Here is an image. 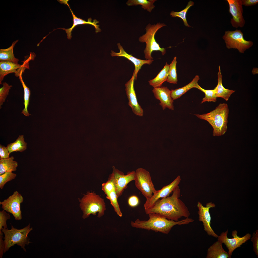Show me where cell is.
<instances>
[{
	"instance_id": "4",
	"label": "cell",
	"mask_w": 258,
	"mask_h": 258,
	"mask_svg": "<svg viewBox=\"0 0 258 258\" xmlns=\"http://www.w3.org/2000/svg\"><path fill=\"white\" fill-rule=\"evenodd\" d=\"M79 201L83 219L87 218L91 214L95 215L97 213L99 218L104 215L106 210L104 199L94 192H87Z\"/></svg>"
},
{
	"instance_id": "20",
	"label": "cell",
	"mask_w": 258,
	"mask_h": 258,
	"mask_svg": "<svg viewBox=\"0 0 258 258\" xmlns=\"http://www.w3.org/2000/svg\"><path fill=\"white\" fill-rule=\"evenodd\" d=\"M222 243L218 240L210 246L208 249L206 258H231V256L223 248Z\"/></svg>"
},
{
	"instance_id": "12",
	"label": "cell",
	"mask_w": 258,
	"mask_h": 258,
	"mask_svg": "<svg viewBox=\"0 0 258 258\" xmlns=\"http://www.w3.org/2000/svg\"><path fill=\"white\" fill-rule=\"evenodd\" d=\"M228 232L227 230L225 232H222L220 236H218L217 239L226 245L228 250V253L231 256L233 251L250 239L251 236L250 234L248 233L243 237H239L237 235V231L235 230L233 231L232 233L233 238H229L227 236Z\"/></svg>"
},
{
	"instance_id": "31",
	"label": "cell",
	"mask_w": 258,
	"mask_h": 258,
	"mask_svg": "<svg viewBox=\"0 0 258 258\" xmlns=\"http://www.w3.org/2000/svg\"><path fill=\"white\" fill-rule=\"evenodd\" d=\"M194 4L193 2L190 1L188 2L186 8L184 9L179 12L172 11L170 13V15L173 17H177L180 18L183 20L184 24L186 26L190 27V26L188 24L187 20L186 14L189 9Z\"/></svg>"
},
{
	"instance_id": "39",
	"label": "cell",
	"mask_w": 258,
	"mask_h": 258,
	"mask_svg": "<svg viewBox=\"0 0 258 258\" xmlns=\"http://www.w3.org/2000/svg\"><path fill=\"white\" fill-rule=\"evenodd\" d=\"M3 232L0 233V258H2L5 249L4 240H3Z\"/></svg>"
},
{
	"instance_id": "21",
	"label": "cell",
	"mask_w": 258,
	"mask_h": 258,
	"mask_svg": "<svg viewBox=\"0 0 258 258\" xmlns=\"http://www.w3.org/2000/svg\"><path fill=\"white\" fill-rule=\"evenodd\" d=\"M218 83L217 85L214 88L216 97H221L227 101L231 95L235 91L225 88L222 84V75L220 67L219 66V71L218 73Z\"/></svg>"
},
{
	"instance_id": "38",
	"label": "cell",
	"mask_w": 258,
	"mask_h": 258,
	"mask_svg": "<svg viewBox=\"0 0 258 258\" xmlns=\"http://www.w3.org/2000/svg\"><path fill=\"white\" fill-rule=\"evenodd\" d=\"M10 153L6 147L0 145V159H7L9 157Z\"/></svg>"
},
{
	"instance_id": "10",
	"label": "cell",
	"mask_w": 258,
	"mask_h": 258,
	"mask_svg": "<svg viewBox=\"0 0 258 258\" xmlns=\"http://www.w3.org/2000/svg\"><path fill=\"white\" fill-rule=\"evenodd\" d=\"M113 171L109 176L113 180L115 187V191L118 198L122 194L124 189L126 188L127 184L130 182L134 180L135 171L128 172L124 175V173L114 166L112 167Z\"/></svg>"
},
{
	"instance_id": "22",
	"label": "cell",
	"mask_w": 258,
	"mask_h": 258,
	"mask_svg": "<svg viewBox=\"0 0 258 258\" xmlns=\"http://www.w3.org/2000/svg\"><path fill=\"white\" fill-rule=\"evenodd\" d=\"M199 79V76L198 75H196L192 81L186 85L180 88L172 90H171V95L172 99L174 100L179 98L182 95L192 88H197L199 85L198 82Z\"/></svg>"
},
{
	"instance_id": "34",
	"label": "cell",
	"mask_w": 258,
	"mask_h": 258,
	"mask_svg": "<svg viewBox=\"0 0 258 258\" xmlns=\"http://www.w3.org/2000/svg\"><path fill=\"white\" fill-rule=\"evenodd\" d=\"M2 85L3 86L0 88V107L1 108V106L5 100L7 96L9 95V90L12 87V85H9L7 83L3 82Z\"/></svg>"
},
{
	"instance_id": "37",
	"label": "cell",
	"mask_w": 258,
	"mask_h": 258,
	"mask_svg": "<svg viewBox=\"0 0 258 258\" xmlns=\"http://www.w3.org/2000/svg\"><path fill=\"white\" fill-rule=\"evenodd\" d=\"M140 201L138 198L136 196L133 195L130 196L128 200V203L129 206L134 207L138 206Z\"/></svg>"
},
{
	"instance_id": "1",
	"label": "cell",
	"mask_w": 258,
	"mask_h": 258,
	"mask_svg": "<svg viewBox=\"0 0 258 258\" xmlns=\"http://www.w3.org/2000/svg\"><path fill=\"white\" fill-rule=\"evenodd\" d=\"M181 190L179 186L170 196L159 199L150 209L145 210L148 215L159 214L168 220L177 221L182 217L189 218L190 213L184 203L180 198Z\"/></svg>"
},
{
	"instance_id": "7",
	"label": "cell",
	"mask_w": 258,
	"mask_h": 258,
	"mask_svg": "<svg viewBox=\"0 0 258 258\" xmlns=\"http://www.w3.org/2000/svg\"><path fill=\"white\" fill-rule=\"evenodd\" d=\"M222 38L228 49H236L242 53H244L253 44V42L244 39L243 33L239 29H236L233 31H226Z\"/></svg>"
},
{
	"instance_id": "29",
	"label": "cell",
	"mask_w": 258,
	"mask_h": 258,
	"mask_svg": "<svg viewBox=\"0 0 258 258\" xmlns=\"http://www.w3.org/2000/svg\"><path fill=\"white\" fill-rule=\"evenodd\" d=\"M177 57H175L171 63L169 65V69L167 81L169 83L175 84L177 82Z\"/></svg>"
},
{
	"instance_id": "30",
	"label": "cell",
	"mask_w": 258,
	"mask_h": 258,
	"mask_svg": "<svg viewBox=\"0 0 258 258\" xmlns=\"http://www.w3.org/2000/svg\"><path fill=\"white\" fill-rule=\"evenodd\" d=\"M106 195L107 198L110 200V204L113 206L115 212L119 217H122V214L118 202V198L115 189L112 190Z\"/></svg>"
},
{
	"instance_id": "5",
	"label": "cell",
	"mask_w": 258,
	"mask_h": 258,
	"mask_svg": "<svg viewBox=\"0 0 258 258\" xmlns=\"http://www.w3.org/2000/svg\"><path fill=\"white\" fill-rule=\"evenodd\" d=\"M30 224L23 228L17 229L11 226V229L9 230L3 228L1 231L4 233V237L5 244L4 253L8 251L11 247L16 244L21 246L24 250L26 252L25 247L28 245L32 242L30 241L28 235L33 230L32 227L30 228Z\"/></svg>"
},
{
	"instance_id": "13",
	"label": "cell",
	"mask_w": 258,
	"mask_h": 258,
	"mask_svg": "<svg viewBox=\"0 0 258 258\" xmlns=\"http://www.w3.org/2000/svg\"><path fill=\"white\" fill-rule=\"evenodd\" d=\"M197 206L198 209L199 220L202 222L204 230L208 235L217 238L218 236L214 231L211 226V218L209 212L210 209L215 207V204L210 202L207 203L206 206L204 207L201 203L198 201Z\"/></svg>"
},
{
	"instance_id": "32",
	"label": "cell",
	"mask_w": 258,
	"mask_h": 258,
	"mask_svg": "<svg viewBox=\"0 0 258 258\" xmlns=\"http://www.w3.org/2000/svg\"><path fill=\"white\" fill-rule=\"evenodd\" d=\"M197 89L204 92L205 94V97L203 99L201 103L206 102H215L216 101L217 97L214 89L206 90L203 88L199 85Z\"/></svg>"
},
{
	"instance_id": "11",
	"label": "cell",
	"mask_w": 258,
	"mask_h": 258,
	"mask_svg": "<svg viewBox=\"0 0 258 258\" xmlns=\"http://www.w3.org/2000/svg\"><path fill=\"white\" fill-rule=\"evenodd\" d=\"M181 180V177L178 175L169 184L164 186L160 190H156L150 198L146 199L144 204L145 210L151 208L159 199L169 196L179 186Z\"/></svg>"
},
{
	"instance_id": "36",
	"label": "cell",
	"mask_w": 258,
	"mask_h": 258,
	"mask_svg": "<svg viewBox=\"0 0 258 258\" xmlns=\"http://www.w3.org/2000/svg\"><path fill=\"white\" fill-rule=\"evenodd\" d=\"M251 241L253 243V250L255 254L258 257V230H257L253 233L251 238Z\"/></svg>"
},
{
	"instance_id": "17",
	"label": "cell",
	"mask_w": 258,
	"mask_h": 258,
	"mask_svg": "<svg viewBox=\"0 0 258 258\" xmlns=\"http://www.w3.org/2000/svg\"><path fill=\"white\" fill-rule=\"evenodd\" d=\"M68 0H59L58 1L61 4H64L66 5L70 8L73 17V25L71 28L68 29L61 28L57 29H61L63 30H65L66 33L67 34V38L68 39H70L72 37L71 32L73 29L75 27L79 25L90 24L93 26L95 27L96 32L97 33L101 31V29L99 27V25L97 24L99 23V22L97 21L96 19L94 20L93 22H92V19L90 18L88 19L87 21H86L85 20L77 17L74 14L73 11L71 9L68 3Z\"/></svg>"
},
{
	"instance_id": "8",
	"label": "cell",
	"mask_w": 258,
	"mask_h": 258,
	"mask_svg": "<svg viewBox=\"0 0 258 258\" xmlns=\"http://www.w3.org/2000/svg\"><path fill=\"white\" fill-rule=\"evenodd\" d=\"M134 181L136 187L146 199L150 198L156 191L149 172L144 168H140L136 169Z\"/></svg>"
},
{
	"instance_id": "35",
	"label": "cell",
	"mask_w": 258,
	"mask_h": 258,
	"mask_svg": "<svg viewBox=\"0 0 258 258\" xmlns=\"http://www.w3.org/2000/svg\"><path fill=\"white\" fill-rule=\"evenodd\" d=\"M10 218V214L7 213L5 210H3L0 211V231L3 228L8 229L6 221Z\"/></svg>"
},
{
	"instance_id": "9",
	"label": "cell",
	"mask_w": 258,
	"mask_h": 258,
	"mask_svg": "<svg viewBox=\"0 0 258 258\" xmlns=\"http://www.w3.org/2000/svg\"><path fill=\"white\" fill-rule=\"evenodd\" d=\"M23 200L22 195L16 191L7 199L0 201V204L3 210L12 214L15 220H19L22 219L20 205Z\"/></svg>"
},
{
	"instance_id": "26",
	"label": "cell",
	"mask_w": 258,
	"mask_h": 258,
	"mask_svg": "<svg viewBox=\"0 0 258 258\" xmlns=\"http://www.w3.org/2000/svg\"><path fill=\"white\" fill-rule=\"evenodd\" d=\"M27 144L24 135H20L15 141L8 144L6 147L10 154L13 152H22L27 149Z\"/></svg>"
},
{
	"instance_id": "15",
	"label": "cell",
	"mask_w": 258,
	"mask_h": 258,
	"mask_svg": "<svg viewBox=\"0 0 258 258\" xmlns=\"http://www.w3.org/2000/svg\"><path fill=\"white\" fill-rule=\"evenodd\" d=\"M135 79L134 72L131 79L125 84V91L129 101L128 104L135 115L142 117L144 111L139 104L134 87Z\"/></svg>"
},
{
	"instance_id": "18",
	"label": "cell",
	"mask_w": 258,
	"mask_h": 258,
	"mask_svg": "<svg viewBox=\"0 0 258 258\" xmlns=\"http://www.w3.org/2000/svg\"><path fill=\"white\" fill-rule=\"evenodd\" d=\"M118 48L119 50L118 53H116L113 51H111L110 54L112 57L118 56L124 57L131 61L134 64L135 69L134 72L135 76V79L136 80L137 78V74L141 69V67L145 64L150 65L152 63L153 60H143L136 58L132 56L131 54L127 53L124 50L122 46L120 43L117 44Z\"/></svg>"
},
{
	"instance_id": "24",
	"label": "cell",
	"mask_w": 258,
	"mask_h": 258,
	"mask_svg": "<svg viewBox=\"0 0 258 258\" xmlns=\"http://www.w3.org/2000/svg\"><path fill=\"white\" fill-rule=\"evenodd\" d=\"M14 159L13 156L7 159H0V175L6 172H12L16 170L18 163Z\"/></svg>"
},
{
	"instance_id": "25",
	"label": "cell",
	"mask_w": 258,
	"mask_h": 258,
	"mask_svg": "<svg viewBox=\"0 0 258 258\" xmlns=\"http://www.w3.org/2000/svg\"><path fill=\"white\" fill-rule=\"evenodd\" d=\"M18 40L14 42L9 48L5 49H0V61H9L18 64L19 60L16 58L14 55L13 48Z\"/></svg>"
},
{
	"instance_id": "16",
	"label": "cell",
	"mask_w": 258,
	"mask_h": 258,
	"mask_svg": "<svg viewBox=\"0 0 258 258\" xmlns=\"http://www.w3.org/2000/svg\"><path fill=\"white\" fill-rule=\"evenodd\" d=\"M152 91L155 98L160 101L159 104L163 110L168 108L170 110H174V100L171 97V91L167 87L154 88Z\"/></svg>"
},
{
	"instance_id": "2",
	"label": "cell",
	"mask_w": 258,
	"mask_h": 258,
	"mask_svg": "<svg viewBox=\"0 0 258 258\" xmlns=\"http://www.w3.org/2000/svg\"><path fill=\"white\" fill-rule=\"evenodd\" d=\"M148 215L149 217L148 220H140L137 219L134 221H131V226L136 228L152 231L167 234L174 226L187 225L194 221L192 219L188 218L175 221L168 220L157 213H151Z\"/></svg>"
},
{
	"instance_id": "6",
	"label": "cell",
	"mask_w": 258,
	"mask_h": 258,
	"mask_svg": "<svg viewBox=\"0 0 258 258\" xmlns=\"http://www.w3.org/2000/svg\"><path fill=\"white\" fill-rule=\"evenodd\" d=\"M166 26L165 24L160 22L153 25L149 23L145 28V33L139 37V40L140 42L145 43H146L144 53L145 58L147 60H153V58L151 55L153 51H160L163 55L165 54L166 49L164 48H161L155 40V36L159 29Z\"/></svg>"
},
{
	"instance_id": "27",
	"label": "cell",
	"mask_w": 258,
	"mask_h": 258,
	"mask_svg": "<svg viewBox=\"0 0 258 258\" xmlns=\"http://www.w3.org/2000/svg\"><path fill=\"white\" fill-rule=\"evenodd\" d=\"M156 0H129L126 4L128 6L141 5V7L151 12L155 6L154 3Z\"/></svg>"
},
{
	"instance_id": "33",
	"label": "cell",
	"mask_w": 258,
	"mask_h": 258,
	"mask_svg": "<svg viewBox=\"0 0 258 258\" xmlns=\"http://www.w3.org/2000/svg\"><path fill=\"white\" fill-rule=\"evenodd\" d=\"M16 176V174L12 172H6L0 175V188L3 189L7 183L14 179Z\"/></svg>"
},
{
	"instance_id": "14",
	"label": "cell",
	"mask_w": 258,
	"mask_h": 258,
	"mask_svg": "<svg viewBox=\"0 0 258 258\" xmlns=\"http://www.w3.org/2000/svg\"><path fill=\"white\" fill-rule=\"evenodd\" d=\"M229 6V12L232 16L230 23L233 27H243L245 21L243 16V10L242 0H226Z\"/></svg>"
},
{
	"instance_id": "23",
	"label": "cell",
	"mask_w": 258,
	"mask_h": 258,
	"mask_svg": "<svg viewBox=\"0 0 258 258\" xmlns=\"http://www.w3.org/2000/svg\"><path fill=\"white\" fill-rule=\"evenodd\" d=\"M169 69V65L167 62L157 76L148 81L149 84L154 88L161 87L162 84L167 79Z\"/></svg>"
},
{
	"instance_id": "3",
	"label": "cell",
	"mask_w": 258,
	"mask_h": 258,
	"mask_svg": "<svg viewBox=\"0 0 258 258\" xmlns=\"http://www.w3.org/2000/svg\"><path fill=\"white\" fill-rule=\"evenodd\" d=\"M229 110L227 104L220 103L214 110L202 114H196L199 118L205 120L212 126L214 136L224 134L227 131Z\"/></svg>"
},
{
	"instance_id": "28",
	"label": "cell",
	"mask_w": 258,
	"mask_h": 258,
	"mask_svg": "<svg viewBox=\"0 0 258 258\" xmlns=\"http://www.w3.org/2000/svg\"><path fill=\"white\" fill-rule=\"evenodd\" d=\"M22 72L18 76L19 79L23 88L24 91V108L23 110L21 113L23 114L26 116H28L30 114L28 111L27 108L29 105L31 91L29 88L26 85L23 80L22 77Z\"/></svg>"
},
{
	"instance_id": "40",
	"label": "cell",
	"mask_w": 258,
	"mask_h": 258,
	"mask_svg": "<svg viewBox=\"0 0 258 258\" xmlns=\"http://www.w3.org/2000/svg\"><path fill=\"white\" fill-rule=\"evenodd\" d=\"M242 5L246 6L254 5L258 3V0H242Z\"/></svg>"
},
{
	"instance_id": "19",
	"label": "cell",
	"mask_w": 258,
	"mask_h": 258,
	"mask_svg": "<svg viewBox=\"0 0 258 258\" xmlns=\"http://www.w3.org/2000/svg\"><path fill=\"white\" fill-rule=\"evenodd\" d=\"M23 65H21L9 61L0 62V84H2V81L4 77L8 74L15 73V75L19 76L21 72H23L25 67Z\"/></svg>"
}]
</instances>
